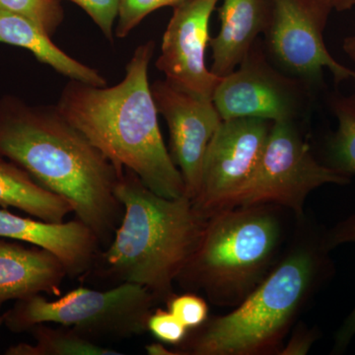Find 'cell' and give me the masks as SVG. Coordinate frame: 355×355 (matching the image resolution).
<instances>
[{
    "instance_id": "obj_1",
    "label": "cell",
    "mask_w": 355,
    "mask_h": 355,
    "mask_svg": "<svg viewBox=\"0 0 355 355\" xmlns=\"http://www.w3.org/2000/svg\"><path fill=\"white\" fill-rule=\"evenodd\" d=\"M0 156L65 198L76 218L108 246L123 218L116 187L123 168L65 120L57 107L32 106L11 95L0 98Z\"/></svg>"
},
{
    "instance_id": "obj_2",
    "label": "cell",
    "mask_w": 355,
    "mask_h": 355,
    "mask_svg": "<svg viewBox=\"0 0 355 355\" xmlns=\"http://www.w3.org/2000/svg\"><path fill=\"white\" fill-rule=\"evenodd\" d=\"M154 49L153 41L137 46L123 80L112 87L69 80L55 107L114 165L161 197L182 198L186 187L165 146L148 80Z\"/></svg>"
},
{
    "instance_id": "obj_3",
    "label": "cell",
    "mask_w": 355,
    "mask_h": 355,
    "mask_svg": "<svg viewBox=\"0 0 355 355\" xmlns=\"http://www.w3.org/2000/svg\"><path fill=\"white\" fill-rule=\"evenodd\" d=\"M116 196L123 218L96 263L118 284H139L156 301H167L200 244L207 217L190 198L161 197L125 168Z\"/></svg>"
},
{
    "instance_id": "obj_4",
    "label": "cell",
    "mask_w": 355,
    "mask_h": 355,
    "mask_svg": "<svg viewBox=\"0 0 355 355\" xmlns=\"http://www.w3.org/2000/svg\"><path fill=\"white\" fill-rule=\"evenodd\" d=\"M328 252L323 236L292 250L234 311L191 330L177 354H279L292 322L328 272Z\"/></svg>"
},
{
    "instance_id": "obj_5",
    "label": "cell",
    "mask_w": 355,
    "mask_h": 355,
    "mask_svg": "<svg viewBox=\"0 0 355 355\" xmlns=\"http://www.w3.org/2000/svg\"><path fill=\"white\" fill-rule=\"evenodd\" d=\"M282 240L279 219L266 205L217 210L178 277L218 306H237L266 279Z\"/></svg>"
},
{
    "instance_id": "obj_6",
    "label": "cell",
    "mask_w": 355,
    "mask_h": 355,
    "mask_svg": "<svg viewBox=\"0 0 355 355\" xmlns=\"http://www.w3.org/2000/svg\"><path fill=\"white\" fill-rule=\"evenodd\" d=\"M155 302L146 287L128 282L106 291L77 287L55 301L42 294L16 301L4 313V324L16 334L29 331L38 324H57L93 342L128 340L146 333Z\"/></svg>"
},
{
    "instance_id": "obj_7",
    "label": "cell",
    "mask_w": 355,
    "mask_h": 355,
    "mask_svg": "<svg viewBox=\"0 0 355 355\" xmlns=\"http://www.w3.org/2000/svg\"><path fill=\"white\" fill-rule=\"evenodd\" d=\"M349 183V176L315 158L297 123L277 121L253 176L222 209L277 205L301 216L311 191L324 184Z\"/></svg>"
},
{
    "instance_id": "obj_8",
    "label": "cell",
    "mask_w": 355,
    "mask_h": 355,
    "mask_svg": "<svg viewBox=\"0 0 355 355\" xmlns=\"http://www.w3.org/2000/svg\"><path fill=\"white\" fill-rule=\"evenodd\" d=\"M314 89L270 64L258 39L234 71L222 77L212 102L222 120L258 118L297 123L309 112Z\"/></svg>"
},
{
    "instance_id": "obj_9",
    "label": "cell",
    "mask_w": 355,
    "mask_h": 355,
    "mask_svg": "<svg viewBox=\"0 0 355 355\" xmlns=\"http://www.w3.org/2000/svg\"><path fill=\"white\" fill-rule=\"evenodd\" d=\"M265 31L268 55L289 76L316 88L324 69L336 84L352 78L355 71L336 62L324 44V33L333 6L328 0H268Z\"/></svg>"
},
{
    "instance_id": "obj_10",
    "label": "cell",
    "mask_w": 355,
    "mask_h": 355,
    "mask_svg": "<svg viewBox=\"0 0 355 355\" xmlns=\"http://www.w3.org/2000/svg\"><path fill=\"white\" fill-rule=\"evenodd\" d=\"M273 121L258 118L222 120L207 147L200 190L193 202L203 216L225 207L253 176Z\"/></svg>"
},
{
    "instance_id": "obj_11",
    "label": "cell",
    "mask_w": 355,
    "mask_h": 355,
    "mask_svg": "<svg viewBox=\"0 0 355 355\" xmlns=\"http://www.w3.org/2000/svg\"><path fill=\"white\" fill-rule=\"evenodd\" d=\"M218 1L189 0L175 7L155 62L173 87L211 101L222 77L207 67L205 58L210 17Z\"/></svg>"
},
{
    "instance_id": "obj_12",
    "label": "cell",
    "mask_w": 355,
    "mask_h": 355,
    "mask_svg": "<svg viewBox=\"0 0 355 355\" xmlns=\"http://www.w3.org/2000/svg\"><path fill=\"white\" fill-rule=\"evenodd\" d=\"M151 91L169 130V153L183 177L187 197H197L203 161L222 119L211 100L202 99L156 80Z\"/></svg>"
},
{
    "instance_id": "obj_13",
    "label": "cell",
    "mask_w": 355,
    "mask_h": 355,
    "mask_svg": "<svg viewBox=\"0 0 355 355\" xmlns=\"http://www.w3.org/2000/svg\"><path fill=\"white\" fill-rule=\"evenodd\" d=\"M0 238L28 243L51 252L62 261L69 277L94 268L102 244L94 231L79 219L53 223L0 209Z\"/></svg>"
},
{
    "instance_id": "obj_14",
    "label": "cell",
    "mask_w": 355,
    "mask_h": 355,
    "mask_svg": "<svg viewBox=\"0 0 355 355\" xmlns=\"http://www.w3.org/2000/svg\"><path fill=\"white\" fill-rule=\"evenodd\" d=\"M67 277L64 266L51 252L0 238V309L7 301L38 294L60 296Z\"/></svg>"
},
{
    "instance_id": "obj_15",
    "label": "cell",
    "mask_w": 355,
    "mask_h": 355,
    "mask_svg": "<svg viewBox=\"0 0 355 355\" xmlns=\"http://www.w3.org/2000/svg\"><path fill=\"white\" fill-rule=\"evenodd\" d=\"M268 9V0H222L220 28L209 42L214 73L223 77L234 71L265 31Z\"/></svg>"
},
{
    "instance_id": "obj_16",
    "label": "cell",
    "mask_w": 355,
    "mask_h": 355,
    "mask_svg": "<svg viewBox=\"0 0 355 355\" xmlns=\"http://www.w3.org/2000/svg\"><path fill=\"white\" fill-rule=\"evenodd\" d=\"M0 43L25 49L41 64L49 65L69 80L106 86L98 70L74 60L51 41L41 26L19 14L0 9Z\"/></svg>"
},
{
    "instance_id": "obj_17",
    "label": "cell",
    "mask_w": 355,
    "mask_h": 355,
    "mask_svg": "<svg viewBox=\"0 0 355 355\" xmlns=\"http://www.w3.org/2000/svg\"><path fill=\"white\" fill-rule=\"evenodd\" d=\"M0 207H14L40 220L60 223L73 212L65 198L46 190L29 173L0 156Z\"/></svg>"
},
{
    "instance_id": "obj_18",
    "label": "cell",
    "mask_w": 355,
    "mask_h": 355,
    "mask_svg": "<svg viewBox=\"0 0 355 355\" xmlns=\"http://www.w3.org/2000/svg\"><path fill=\"white\" fill-rule=\"evenodd\" d=\"M34 345L21 343L4 352L6 355H121L118 350L103 347L69 327L38 324L29 331Z\"/></svg>"
},
{
    "instance_id": "obj_19",
    "label": "cell",
    "mask_w": 355,
    "mask_h": 355,
    "mask_svg": "<svg viewBox=\"0 0 355 355\" xmlns=\"http://www.w3.org/2000/svg\"><path fill=\"white\" fill-rule=\"evenodd\" d=\"M330 106L338 128L329 140L328 166L349 178L355 176V95L331 94Z\"/></svg>"
},
{
    "instance_id": "obj_20",
    "label": "cell",
    "mask_w": 355,
    "mask_h": 355,
    "mask_svg": "<svg viewBox=\"0 0 355 355\" xmlns=\"http://www.w3.org/2000/svg\"><path fill=\"white\" fill-rule=\"evenodd\" d=\"M0 9L29 18L51 37L64 22V9L58 0H0Z\"/></svg>"
},
{
    "instance_id": "obj_21",
    "label": "cell",
    "mask_w": 355,
    "mask_h": 355,
    "mask_svg": "<svg viewBox=\"0 0 355 355\" xmlns=\"http://www.w3.org/2000/svg\"><path fill=\"white\" fill-rule=\"evenodd\" d=\"M345 243H355V214L340 221L323 235V244L328 251ZM355 336V307L336 333L334 352L342 354Z\"/></svg>"
},
{
    "instance_id": "obj_22",
    "label": "cell",
    "mask_w": 355,
    "mask_h": 355,
    "mask_svg": "<svg viewBox=\"0 0 355 355\" xmlns=\"http://www.w3.org/2000/svg\"><path fill=\"white\" fill-rule=\"evenodd\" d=\"M186 1L189 0H120L114 35L120 39L125 38L149 14L165 6L175 8Z\"/></svg>"
},
{
    "instance_id": "obj_23",
    "label": "cell",
    "mask_w": 355,
    "mask_h": 355,
    "mask_svg": "<svg viewBox=\"0 0 355 355\" xmlns=\"http://www.w3.org/2000/svg\"><path fill=\"white\" fill-rule=\"evenodd\" d=\"M168 310L186 327L188 330H195L209 319V306L205 299L195 292L173 294L167 301Z\"/></svg>"
},
{
    "instance_id": "obj_24",
    "label": "cell",
    "mask_w": 355,
    "mask_h": 355,
    "mask_svg": "<svg viewBox=\"0 0 355 355\" xmlns=\"http://www.w3.org/2000/svg\"><path fill=\"white\" fill-rule=\"evenodd\" d=\"M147 331L164 345H179L184 342L188 329L169 310L159 309L151 313L147 321Z\"/></svg>"
},
{
    "instance_id": "obj_25",
    "label": "cell",
    "mask_w": 355,
    "mask_h": 355,
    "mask_svg": "<svg viewBox=\"0 0 355 355\" xmlns=\"http://www.w3.org/2000/svg\"><path fill=\"white\" fill-rule=\"evenodd\" d=\"M60 1V0H58ZM83 9L101 30L102 34L114 41V25L118 19L120 0H69Z\"/></svg>"
},
{
    "instance_id": "obj_26",
    "label": "cell",
    "mask_w": 355,
    "mask_h": 355,
    "mask_svg": "<svg viewBox=\"0 0 355 355\" xmlns=\"http://www.w3.org/2000/svg\"><path fill=\"white\" fill-rule=\"evenodd\" d=\"M317 340V333L315 331H307L299 333L291 338L286 347L280 350L279 354L302 355L308 354L313 343Z\"/></svg>"
},
{
    "instance_id": "obj_27",
    "label": "cell",
    "mask_w": 355,
    "mask_h": 355,
    "mask_svg": "<svg viewBox=\"0 0 355 355\" xmlns=\"http://www.w3.org/2000/svg\"><path fill=\"white\" fill-rule=\"evenodd\" d=\"M147 354L150 355H178L176 350H170L163 343H154L146 345Z\"/></svg>"
},
{
    "instance_id": "obj_28",
    "label": "cell",
    "mask_w": 355,
    "mask_h": 355,
    "mask_svg": "<svg viewBox=\"0 0 355 355\" xmlns=\"http://www.w3.org/2000/svg\"><path fill=\"white\" fill-rule=\"evenodd\" d=\"M343 51L349 55L350 60L355 62V35L347 37L343 44Z\"/></svg>"
},
{
    "instance_id": "obj_29",
    "label": "cell",
    "mask_w": 355,
    "mask_h": 355,
    "mask_svg": "<svg viewBox=\"0 0 355 355\" xmlns=\"http://www.w3.org/2000/svg\"><path fill=\"white\" fill-rule=\"evenodd\" d=\"M334 9L338 11L349 10V9L354 7L352 0H328Z\"/></svg>"
},
{
    "instance_id": "obj_30",
    "label": "cell",
    "mask_w": 355,
    "mask_h": 355,
    "mask_svg": "<svg viewBox=\"0 0 355 355\" xmlns=\"http://www.w3.org/2000/svg\"><path fill=\"white\" fill-rule=\"evenodd\" d=\"M2 324H4V315L0 316V327L2 326Z\"/></svg>"
},
{
    "instance_id": "obj_31",
    "label": "cell",
    "mask_w": 355,
    "mask_h": 355,
    "mask_svg": "<svg viewBox=\"0 0 355 355\" xmlns=\"http://www.w3.org/2000/svg\"><path fill=\"white\" fill-rule=\"evenodd\" d=\"M352 4H354V6H355V0H352Z\"/></svg>"
},
{
    "instance_id": "obj_32",
    "label": "cell",
    "mask_w": 355,
    "mask_h": 355,
    "mask_svg": "<svg viewBox=\"0 0 355 355\" xmlns=\"http://www.w3.org/2000/svg\"><path fill=\"white\" fill-rule=\"evenodd\" d=\"M352 78H354V83H355V73H354V77H352Z\"/></svg>"
}]
</instances>
